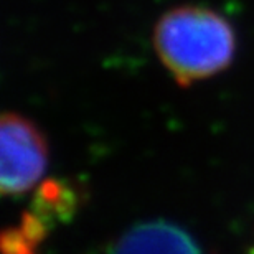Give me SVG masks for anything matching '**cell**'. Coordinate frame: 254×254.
Masks as SVG:
<instances>
[{"instance_id": "obj_1", "label": "cell", "mask_w": 254, "mask_h": 254, "mask_svg": "<svg viewBox=\"0 0 254 254\" xmlns=\"http://www.w3.org/2000/svg\"><path fill=\"white\" fill-rule=\"evenodd\" d=\"M162 66L180 86L220 74L236 55V32L218 10L187 3L162 13L152 30Z\"/></svg>"}, {"instance_id": "obj_3", "label": "cell", "mask_w": 254, "mask_h": 254, "mask_svg": "<svg viewBox=\"0 0 254 254\" xmlns=\"http://www.w3.org/2000/svg\"><path fill=\"white\" fill-rule=\"evenodd\" d=\"M113 254H200V250L180 226L167 221H149L124 233Z\"/></svg>"}, {"instance_id": "obj_2", "label": "cell", "mask_w": 254, "mask_h": 254, "mask_svg": "<svg viewBox=\"0 0 254 254\" xmlns=\"http://www.w3.org/2000/svg\"><path fill=\"white\" fill-rule=\"evenodd\" d=\"M0 190L3 195H20L45 174L47 139L28 118L5 113L0 121Z\"/></svg>"}]
</instances>
